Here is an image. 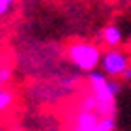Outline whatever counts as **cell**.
I'll return each instance as SVG.
<instances>
[{"label":"cell","instance_id":"obj_7","mask_svg":"<svg viewBox=\"0 0 131 131\" xmlns=\"http://www.w3.org/2000/svg\"><path fill=\"white\" fill-rule=\"evenodd\" d=\"M13 4H15V0H0V15H8L9 13V9L13 8Z\"/></svg>","mask_w":131,"mask_h":131},{"label":"cell","instance_id":"obj_2","mask_svg":"<svg viewBox=\"0 0 131 131\" xmlns=\"http://www.w3.org/2000/svg\"><path fill=\"white\" fill-rule=\"evenodd\" d=\"M68 58L77 69L92 73V71H96L97 66H101L103 54H101L99 47H96L90 41H75L68 47Z\"/></svg>","mask_w":131,"mask_h":131},{"label":"cell","instance_id":"obj_1","mask_svg":"<svg viewBox=\"0 0 131 131\" xmlns=\"http://www.w3.org/2000/svg\"><path fill=\"white\" fill-rule=\"evenodd\" d=\"M88 86L94 97L97 101V114L101 118H111L116 112V96L120 92L116 81L109 79L103 71H92L88 73Z\"/></svg>","mask_w":131,"mask_h":131},{"label":"cell","instance_id":"obj_6","mask_svg":"<svg viewBox=\"0 0 131 131\" xmlns=\"http://www.w3.org/2000/svg\"><path fill=\"white\" fill-rule=\"evenodd\" d=\"M11 103H13V94H11V90L2 88V90H0V111H2V112L9 111Z\"/></svg>","mask_w":131,"mask_h":131},{"label":"cell","instance_id":"obj_4","mask_svg":"<svg viewBox=\"0 0 131 131\" xmlns=\"http://www.w3.org/2000/svg\"><path fill=\"white\" fill-rule=\"evenodd\" d=\"M101 39H103V43H105L107 47L116 49V47L122 43V39H124L122 28L116 26V25H107L103 30H101Z\"/></svg>","mask_w":131,"mask_h":131},{"label":"cell","instance_id":"obj_5","mask_svg":"<svg viewBox=\"0 0 131 131\" xmlns=\"http://www.w3.org/2000/svg\"><path fill=\"white\" fill-rule=\"evenodd\" d=\"M114 127H116V120L114 116H111V118H101L96 126L88 129H73V131H114Z\"/></svg>","mask_w":131,"mask_h":131},{"label":"cell","instance_id":"obj_3","mask_svg":"<svg viewBox=\"0 0 131 131\" xmlns=\"http://www.w3.org/2000/svg\"><path fill=\"white\" fill-rule=\"evenodd\" d=\"M129 68V56L126 52L118 51V49H109L103 52L101 58V69L107 77H122L126 73V69Z\"/></svg>","mask_w":131,"mask_h":131},{"label":"cell","instance_id":"obj_9","mask_svg":"<svg viewBox=\"0 0 131 131\" xmlns=\"http://www.w3.org/2000/svg\"><path fill=\"white\" fill-rule=\"evenodd\" d=\"M122 79H126V81H131V66H129V68L126 69V73L122 75Z\"/></svg>","mask_w":131,"mask_h":131},{"label":"cell","instance_id":"obj_8","mask_svg":"<svg viewBox=\"0 0 131 131\" xmlns=\"http://www.w3.org/2000/svg\"><path fill=\"white\" fill-rule=\"evenodd\" d=\"M11 79V69L2 66V69H0V84H8Z\"/></svg>","mask_w":131,"mask_h":131}]
</instances>
